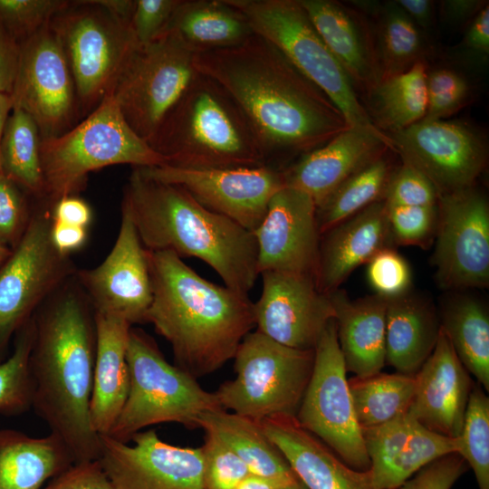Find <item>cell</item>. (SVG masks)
I'll return each instance as SVG.
<instances>
[{
  "label": "cell",
  "instance_id": "obj_15",
  "mask_svg": "<svg viewBox=\"0 0 489 489\" xmlns=\"http://www.w3.org/2000/svg\"><path fill=\"white\" fill-rule=\"evenodd\" d=\"M436 281L446 291L489 284V205L475 187L445 194L437 202Z\"/></svg>",
  "mask_w": 489,
  "mask_h": 489
},
{
  "label": "cell",
  "instance_id": "obj_51",
  "mask_svg": "<svg viewBox=\"0 0 489 489\" xmlns=\"http://www.w3.org/2000/svg\"><path fill=\"white\" fill-rule=\"evenodd\" d=\"M42 489H116L99 460L75 462Z\"/></svg>",
  "mask_w": 489,
  "mask_h": 489
},
{
  "label": "cell",
  "instance_id": "obj_50",
  "mask_svg": "<svg viewBox=\"0 0 489 489\" xmlns=\"http://www.w3.org/2000/svg\"><path fill=\"white\" fill-rule=\"evenodd\" d=\"M467 468L458 453L448 454L421 468L398 489H452Z\"/></svg>",
  "mask_w": 489,
  "mask_h": 489
},
{
  "label": "cell",
  "instance_id": "obj_11",
  "mask_svg": "<svg viewBox=\"0 0 489 489\" xmlns=\"http://www.w3.org/2000/svg\"><path fill=\"white\" fill-rule=\"evenodd\" d=\"M51 210L37 201L24 233L0 265V359L42 303L77 271L52 241Z\"/></svg>",
  "mask_w": 489,
  "mask_h": 489
},
{
  "label": "cell",
  "instance_id": "obj_61",
  "mask_svg": "<svg viewBox=\"0 0 489 489\" xmlns=\"http://www.w3.org/2000/svg\"><path fill=\"white\" fill-rule=\"evenodd\" d=\"M12 249L0 244V265L10 255Z\"/></svg>",
  "mask_w": 489,
  "mask_h": 489
},
{
  "label": "cell",
  "instance_id": "obj_35",
  "mask_svg": "<svg viewBox=\"0 0 489 489\" xmlns=\"http://www.w3.org/2000/svg\"><path fill=\"white\" fill-rule=\"evenodd\" d=\"M376 21L373 29L381 79L404 72L425 62L423 34L395 1H352ZM380 79V80H381Z\"/></svg>",
  "mask_w": 489,
  "mask_h": 489
},
{
  "label": "cell",
  "instance_id": "obj_29",
  "mask_svg": "<svg viewBox=\"0 0 489 489\" xmlns=\"http://www.w3.org/2000/svg\"><path fill=\"white\" fill-rule=\"evenodd\" d=\"M96 355L90 401V421L99 436L108 435L126 402L129 375L127 349L131 325L95 313Z\"/></svg>",
  "mask_w": 489,
  "mask_h": 489
},
{
  "label": "cell",
  "instance_id": "obj_8",
  "mask_svg": "<svg viewBox=\"0 0 489 489\" xmlns=\"http://www.w3.org/2000/svg\"><path fill=\"white\" fill-rule=\"evenodd\" d=\"M234 360L235 378L215 391L222 409L258 423L296 417L312 377L314 350L287 347L256 330L243 339Z\"/></svg>",
  "mask_w": 489,
  "mask_h": 489
},
{
  "label": "cell",
  "instance_id": "obj_42",
  "mask_svg": "<svg viewBox=\"0 0 489 489\" xmlns=\"http://www.w3.org/2000/svg\"><path fill=\"white\" fill-rule=\"evenodd\" d=\"M68 0H0V24L23 43L63 9Z\"/></svg>",
  "mask_w": 489,
  "mask_h": 489
},
{
  "label": "cell",
  "instance_id": "obj_37",
  "mask_svg": "<svg viewBox=\"0 0 489 489\" xmlns=\"http://www.w3.org/2000/svg\"><path fill=\"white\" fill-rule=\"evenodd\" d=\"M41 143L34 120L24 110L13 108L0 143L1 168L36 201H43L44 191Z\"/></svg>",
  "mask_w": 489,
  "mask_h": 489
},
{
  "label": "cell",
  "instance_id": "obj_16",
  "mask_svg": "<svg viewBox=\"0 0 489 489\" xmlns=\"http://www.w3.org/2000/svg\"><path fill=\"white\" fill-rule=\"evenodd\" d=\"M388 136L402 161L424 174L439 197L475 187L487 164L484 139L461 121L423 119Z\"/></svg>",
  "mask_w": 489,
  "mask_h": 489
},
{
  "label": "cell",
  "instance_id": "obj_41",
  "mask_svg": "<svg viewBox=\"0 0 489 489\" xmlns=\"http://www.w3.org/2000/svg\"><path fill=\"white\" fill-rule=\"evenodd\" d=\"M458 454L475 474L478 489H489V398L475 383L469 396Z\"/></svg>",
  "mask_w": 489,
  "mask_h": 489
},
{
  "label": "cell",
  "instance_id": "obj_59",
  "mask_svg": "<svg viewBox=\"0 0 489 489\" xmlns=\"http://www.w3.org/2000/svg\"><path fill=\"white\" fill-rule=\"evenodd\" d=\"M117 19L130 24L136 0H95Z\"/></svg>",
  "mask_w": 489,
  "mask_h": 489
},
{
  "label": "cell",
  "instance_id": "obj_58",
  "mask_svg": "<svg viewBox=\"0 0 489 489\" xmlns=\"http://www.w3.org/2000/svg\"><path fill=\"white\" fill-rule=\"evenodd\" d=\"M297 480L298 477L295 475L270 477L249 474L235 489H281Z\"/></svg>",
  "mask_w": 489,
  "mask_h": 489
},
{
  "label": "cell",
  "instance_id": "obj_18",
  "mask_svg": "<svg viewBox=\"0 0 489 489\" xmlns=\"http://www.w3.org/2000/svg\"><path fill=\"white\" fill-rule=\"evenodd\" d=\"M74 277L97 314L147 322L152 302L148 254L128 210L121 206L116 241L104 260L91 269H77Z\"/></svg>",
  "mask_w": 489,
  "mask_h": 489
},
{
  "label": "cell",
  "instance_id": "obj_62",
  "mask_svg": "<svg viewBox=\"0 0 489 489\" xmlns=\"http://www.w3.org/2000/svg\"><path fill=\"white\" fill-rule=\"evenodd\" d=\"M281 489H307L306 486L298 479L296 482L286 485Z\"/></svg>",
  "mask_w": 489,
  "mask_h": 489
},
{
  "label": "cell",
  "instance_id": "obj_38",
  "mask_svg": "<svg viewBox=\"0 0 489 489\" xmlns=\"http://www.w3.org/2000/svg\"><path fill=\"white\" fill-rule=\"evenodd\" d=\"M353 408L362 428L407 414L416 389L415 375L378 373L348 379Z\"/></svg>",
  "mask_w": 489,
  "mask_h": 489
},
{
  "label": "cell",
  "instance_id": "obj_9",
  "mask_svg": "<svg viewBox=\"0 0 489 489\" xmlns=\"http://www.w3.org/2000/svg\"><path fill=\"white\" fill-rule=\"evenodd\" d=\"M227 2L245 16L254 34L274 45L329 97L343 114L348 126L381 131L371 120L350 77L318 34L300 0Z\"/></svg>",
  "mask_w": 489,
  "mask_h": 489
},
{
  "label": "cell",
  "instance_id": "obj_19",
  "mask_svg": "<svg viewBox=\"0 0 489 489\" xmlns=\"http://www.w3.org/2000/svg\"><path fill=\"white\" fill-rule=\"evenodd\" d=\"M130 441L100 436L98 460L116 489H204L201 446L168 444L155 429L140 431Z\"/></svg>",
  "mask_w": 489,
  "mask_h": 489
},
{
  "label": "cell",
  "instance_id": "obj_36",
  "mask_svg": "<svg viewBox=\"0 0 489 489\" xmlns=\"http://www.w3.org/2000/svg\"><path fill=\"white\" fill-rule=\"evenodd\" d=\"M427 73L425 62H419L404 72L381 79L366 91L365 109L379 129L398 131L425 118Z\"/></svg>",
  "mask_w": 489,
  "mask_h": 489
},
{
  "label": "cell",
  "instance_id": "obj_10",
  "mask_svg": "<svg viewBox=\"0 0 489 489\" xmlns=\"http://www.w3.org/2000/svg\"><path fill=\"white\" fill-rule=\"evenodd\" d=\"M49 25L64 52L84 118L112 92L139 43L130 24L111 15L95 0L70 1Z\"/></svg>",
  "mask_w": 489,
  "mask_h": 489
},
{
  "label": "cell",
  "instance_id": "obj_23",
  "mask_svg": "<svg viewBox=\"0 0 489 489\" xmlns=\"http://www.w3.org/2000/svg\"><path fill=\"white\" fill-rule=\"evenodd\" d=\"M361 430L377 489H398L421 468L457 453L460 446L458 437L435 433L408 413Z\"/></svg>",
  "mask_w": 489,
  "mask_h": 489
},
{
  "label": "cell",
  "instance_id": "obj_52",
  "mask_svg": "<svg viewBox=\"0 0 489 489\" xmlns=\"http://www.w3.org/2000/svg\"><path fill=\"white\" fill-rule=\"evenodd\" d=\"M460 53L476 64H484L489 56V5L484 6L468 24L458 46Z\"/></svg>",
  "mask_w": 489,
  "mask_h": 489
},
{
  "label": "cell",
  "instance_id": "obj_34",
  "mask_svg": "<svg viewBox=\"0 0 489 489\" xmlns=\"http://www.w3.org/2000/svg\"><path fill=\"white\" fill-rule=\"evenodd\" d=\"M197 427L225 443L246 465L251 474L270 477L295 475L258 422L234 412L216 409L201 414Z\"/></svg>",
  "mask_w": 489,
  "mask_h": 489
},
{
  "label": "cell",
  "instance_id": "obj_22",
  "mask_svg": "<svg viewBox=\"0 0 489 489\" xmlns=\"http://www.w3.org/2000/svg\"><path fill=\"white\" fill-rule=\"evenodd\" d=\"M388 149L394 151L387 133L348 126L321 147L282 168L284 186L305 192L317 207L346 179L383 157Z\"/></svg>",
  "mask_w": 489,
  "mask_h": 489
},
{
  "label": "cell",
  "instance_id": "obj_31",
  "mask_svg": "<svg viewBox=\"0 0 489 489\" xmlns=\"http://www.w3.org/2000/svg\"><path fill=\"white\" fill-rule=\"evenodd\" d=\"M73 463L72 452L53 433L32 436L0 428V489H42Z\"/></svg>",
  "mask_w": 489,
  "mask_h": 489
},
{
  "label": "cell",
  "instance_id": "obj_13",
  "mask_svg": "<svg viewBox=\"0 0 489 489\" xmlns=\"http://www.w3.org/2000/svg\"><path fill=\"white\" fill-rule=\"evenodd\" d=\"M295 418L346 465L360 471L369 469L334 318L328 322L314 349L312 377Z\"/></svg>",
  "mask_w": 489,
  "mask_h": 489
},
{
  "label": "cell",
  "instance_id": "obj_44",
  "mask_svg": "<svg viewBox=\"0 0 489 489\" xmlns=\"http://www.w3.org/2000/svg\"><path fill=\"white\" fill-rule=\"evenodd\" d=\"M201 449L204 489H235L251 474L234 451L209 433H206Z\"/></svg>",
  "mask_w": 489,
  "mask_h": 489
},
{
  "label": "cell",
  "instance_id": "obj_39",
  "mask_svg": "<svg viewBox=\"0 0 489 489\" xmlns=\"http://www.w3.org/2000/svg\"><path fill=\"white\" fill-rule=\"evenodd\" d=\"M391 172L390 166L383 156L346 179L316 207L321 235L369 205L383 199Z\"/></svg>",
  "mask_w": 489,
  "mask_h": 489
},
{
  "label": "cell",
  "instance_id": "obj_60",
  "mask_svg": "<svg viewBox=\"0 0 489 489\" xmlns=\"http://www.w3.org/2000/svg\"><path fill=\"white\" fill-rule=\"evenodd\" d=\"M14 108V101L10 94L0 93V143L6 120ZM2 171L0 164V172Z\"/></svg>",
  "mask_w": 489,
  "mask_h": 489
},
{
  "label": "cell",
  "instance_id": "obj_54",
  "mask_svg": "<svg viewBox=\"0 0 489 489\" xmlns=\"http://www.w3.org/2000/svg\"><path fill=\"white\" fill-rule=\"evenodd\" d=\"M52 220L62 224L88 228L92 220L90 205L77 195L66 196L52 206Z\"/></svg>",
  "mask_w": 489,
  "mask_h": 489
},
{
  "label": "cell",
  "instance_id": "obj_24",
  "mask_svg": "<svg viewBox=\"0 0 489 489\" xmlns=\"http://www.w3.org/2000/svg\"><path fill=\"white\" fill-rule=\"evenodd\" d=\"M415 377L408 414L435 433L458 437L475 383L442 329L434 350Z\"/></svg>",
  "mask_w": 489,
  "mask_h": 489
},
{
  "label": "cell",
  "instance_id": "obj_32",
  "mask_svg": "<svg viewBox=\"0 0 489 489\" xmlns=\"http://www.w3.org/2000/svg\"><path fill=\"white\" fill-rule=\"evenodd\" d=\"M166 32L194 54L240 44L254 34L245 16L227 0H180Z\"/></svg>",
  "mask_w": 489,
  "mask_h": 489
},
{
  "label": "cell",
  "instance_id": "obj_21",
  "mask_svg": "<svg viewBox=\"0 0 489 489\" xmlns=\"http://www.w3.org/2000/svg\"><path fill=\"white\" fill-rule=\"evenodd\" d=\"M257 246V271L314 277L321 233L316 204L305 192L284 187L270 199L264 217L253 232Z\"/></svg>",
  "mask_w": 489,
  "mask_h": 489
},
{
  "label": "cell",
  "instance_id": "obj_46",
  "mask_svg": "<svg viewBox=\"0 0 489 489\" xmlns=\"http://www.w3.org/2000/svg\"><path fill=\"white\" fill-rule=\"evenodd\" d=\"M367 264L368 280L377 294L391 299L409 292L410 267L393 247L381 250Z\"/></svg>",
  "mask_w": 489,
  "mask_h": 489
},
{
  "label": "cell",
  "instance_id": "obj_56",
  "mask_svg": "<svg viewBox=\"0 0 489 489\" xmlns=\"http://www.w3.org/2000/svg\"><path fill=\"white\" fill-rule=\"evenodd\" d=\"M488 4L484 0H446L440 4L442 18L449 25H465Z\"/></svg>",
  "mask_w": 489,
  "mask_h": 489
},
{
  "label": "cell",
  "instance_id": "obj_43",
  "mask_svg": "<svg viewBox=\"0 0 489 489\" xmlns=\"http://www.w3.org/2000/svg\"><path fill=\"white\" fill-rule=\"evenodd\" d=\"M427 107L424 119L445 120L462 109L471 94L467 80L450 68H437L427 73Z\"/></svg>",
  "mask_w": 489,
  "mask_h": 489
},
{
  "label": "cell",
  "instance_id": "obj_6",
  "mask_svg": "<svg viewBox=\"0 0 489 489\" xmlns=\"http://www.w3.org/2000/svg\"><path fill=\"white\" fill-rule=\"evenodd\" d=\"M43 199L51 207L77 195L91 172L113 165L133 168L166 165L163 157L125 120L112 93L62 135L41 143Z\"/></svg>",
  "mask_w": 489,
  "mask_h": 489
},
{
  "label": "cell",
  "instance_id": "obj_4",
  "mask_svg": "<svg viewBox=\"0 0 489 489\" xmlns=\"http://www.w3.org/2000/svg\"><path fill=\"white\" fill-rule=\"evenodd\" d=\"M121 206L148 251H170L209 265L225 285L248 295L259 275L254 235L198 203L183 187L153 179L138 168L125 186Z\"/></svg>",
  "mask_w": 489,
  "mask_h": 489
},
{
  "label": "cell",
  "instance_id": "obj_27",
  "mask_svg": "<svg viewBox=\"0 0 489 489\" xmlns=\"http://www.w3.org/2000/svg\"><path fill=\"white\" fill-rule=\"evenodd\" d=\"M318 34L365 92L381 79L373 29L366 16L334 0H300Z\"/></svg>",
  "mask_w": 489,
  "mask_h": 489
},
{
  "label": "cell",
  "instance_id": "obj_17",
  "mask_svg": "<svg viewBox=\"0 0 489 489\" xmlns=\"http://www.w3.org/2000/svg\"><path fill=\"white\" fill-rule=\"evenodd\" d=\"M153 179L177 185L207 209L254 232L272 197L284 187L281 168L259 166L185 168L171 165L138 168Z\"/></svg>",
  "mask_w": 489,
  "mask_h": 489
},
{
  "label": "cell",
  "instance_id": "obj_53",
  "mask_svg": "<svg viewBox=\"0 0 489 489\" xmlns=\"http://www.w3.org/2000/svg\"><path fill=\"white\" fill-rule=\"evenodd\" d=\"M21 45L0 24V93L10 94L16 78Z\"/></svg>",
  "mask_w": 489,
  "mask_h": 489
},
{
  "label": "cell",
  "instance_id": "obj_14",
  "mask_svg": "<svg viewBox=\"0 0 489 489\" xmlns=\"http://www.w3.org/2000/svg\"><path fill=\"white\" fill-rule=\"evenodd\" d=\"M14 108L38 126L42 140L63 134L81 117L76 89L62 45L49 24L20 43Z\"/></svg>",
  "mask_w": 489,
  "mask_h": 489
},
{
  "label": "cell",
  "instance_id": "obj_33",
  "mask_svg": "<svg viewBox=\"0 0 489 489\" xmlns=\"http://www.w3.org/2000/svg\"><path fill=\"white\" fill-rule=\"evenodd\" d=\"M441 302L440 326L458 359L489 390V314L477 298L454 292Z\"/></svg>",
  "mask_w": 489,
  "mask_h": 489
},
{
  "label": "cell",
  "instance_id": "obj_55",
  "mask_svg": "<svg viewBox=\"0 0 489 489\" xmlns=\"http://www.w3.org/2000/svg\"><path fill=\"white\" fill-rule=\"evenodd\" d=\"M88 228L54 222L52 220L51 238L56 249L70 255L86 243Z\"/></svg>",
  "mask_w": 489,
  "mask_h": 489
},
{
  "label": "cell",
  "instance_id": "obj_47",
  "mask_svg": "<svg viewBox=\"0 0 489 489\" xmlns=\"http://www.w3.org/2000/svg\"><path fill=\"white\" fill-rule=\"evenodd\" d=\"M438 198L439 194L433 183L404 162L391 172L383 195L388 206H435Z\"/></svg>",
  "mask_w": 489,
  "mask_h": 489
},
{
  "label": "cell",
  "instance_id": "obj_2",
  "mask_svg": "<svg viewBox=\"0 0 489 489\" xmlns=\"http://www.w3.org/2000/svg\"><path fill=\"white\" fill-rule=\"evenodd\" d=\"M32 319V408L50 432L63 440L75 462L98 460L100 436L90 421L95 312L74 275L42 303Z\"/></svg>",
  "mask_w": 489,
  "mask_h": 489
},
{
  "label": "cell",
  "instance_id": "obj_20",
  "mask_svg": "<svg viewBox=\"0 0 489 489\" xmlns=\"http://www.w3.org/2000/svg\"><path fill=\"white\" fill-rule=\"evenodd\" d=\"M260 275L262 293L254 303L257 331L287 347L313 350L334 318L329 295L311 275L274 271Z\"/></svg>",
  "mask_w": 489,
  "mask_h": 489
},
{
  "label": "cell",
  "instance_id": "obj_57",
  "mask_svg": "<svg viewBox=\"0 0 489 489\" xmlns=\"http://www.w3.org/2000/svg\"><path fill=\"white\" fill-rule=\"evenodd\" d=\"M398 5L408 15L421 32L433 26L434 3L429 0H397Z\"/></svg>",
  "mask_w": 489,
  "mask_h": 489
},
{
  "label": "cell",
  "instance_id": "obj_49",
  "mask_svg": "<svg viewBox=\"0 0 489 489\" xmlns=\"http://www.w3.org/2000/svg\"><path fill=\"white\" fill-rule=\"evenodd\" d=\"M180 0H136L131 30L139 44L162 35Z\"/></svg>",
  "mask_w": 489,
  "mask_h": 489
},
{
  "label": "cell",
  "instance_id": "obj_25",
  "mask_svg": "<svg viewBox=\"0 0 489 489\" xmlns=\"http://www.w3.org/2000/svg\"><path fill=\"white\" fill-rule=\"evenodd\" d=\"M393 245L388 205L380 199L321 235L318 290L329 295L340 289L353 270Z\"/></svg>",
  "mask_w": 489,
  "mask_h": 489
},
{
  "label": "cell",
  "instance_id": "obj_48",
  "mask_svg": "<svg viewBox=\"0 0 489 489\" xmlns=\"http://www.w3.org/2000/svg\"><path fill=\"white\" fill-rule=\"evenodd\" d=\"M28 194L16 183L0 172V244L13 248L29 223L33 208ZM29 196V195H28Z\"/></svg>",
  "mask_w": 489,
  "mask_h": 489
},
{
  "label": "cell",
  "instance_id": "obj_3",
  "mask_svg": "<svg viewBox=\"0 0 489 489\" xmlns=\"http://www.w3.org/2000/svg\"><path fill=\"white\" fill-rule=\"evenodd\" d=\"M152 302L147 322L170 345L175 365L195 379L234 359L255 327L248 295L207 281L170 251H148Z\"/></svg>",
  "mask_w": 489,
  "mask_h": 489
},
{
  "label": "cell",
  "instance_id": "obj_5",
  "mask_svg": "<svg viewBox=\"0 0 489 489\" xmlns=\"http://www.w3.org/2000/svg\"><path fill=\"white\" fill-rule=\"evenodd\" d=\"M149 146L185 168L259 167L265 159L242 110L214 81L197 73L162 120Z\"/></svg>",
  "mask_w": 489,
  "mask_h": 489
},
{
  "label": "cell",
  "instance_id": "obj_12",
  "mask_svg": "<svg viewBox=\"0 0 489 489\" xmlns=\"http://www.w3.org/2000/svg\"><path fill=\"white\" fill-rule=\"evenodd\" d=\"M197 73L194 53L166 32L138 44L111 93L127 123L149 143Z\"/></svg>",
  "mask_w": 489,
  "mask_h": 489
},
{
  "label": "cell",
  "instance_id": "obj_30",
  "mask_svg": "<svg viewBox=\"0 0 489 489\" xmlns=\"http://www.w3.org/2000/svg\"><path fill=\"white\" fill-rule=\"evenodd\" d=\"M440 329L439 315L427 299L410 292L388 299L386 363L415 375L434 350Z\"/></svg>",
  "mask_w": 489,
  "mask_h": 489
},
{
  "label": "cell",
  "instance_id": "obj_45",
  "mask_svg": "<svg viewBox=\"0 0 489 489\" xmlns=\"http://www.w3.org/2000/svg\"><path fill=\"white\" fill-rule=\"evenodd\" d=\"M388 216L394 244L425 246L436 235L437 205L388 206Z\"/></svg>",
  "mask_w": 489,
  "mask_h": 489
},
{
  "label": "cell",
  "instance_id": "obj_26",
  "mask_svg": "<svg viewBox=\"0 0 489 489\" xmlns=\"http://www.w3.org/2000/svg\"><path fill=\"white\" fill-rule=\"evenodd\" d=\"M260 425L307 489H377L370 469L346 465L294 417H269Z\"/></svg>",
  "mask_w": 489,
  "mask_h": 489
},
{
  "label": "cell",
  "instance_id": "obj_7",
  "mask_svg": "<svg viewBox=\"0 0 489 489\" xmlns=\"http://www.w3.org/2000/svg\"><path fill=\"white\" fill-rule=\"evenodd\" d=\"M127 362L128 397L106 436L129 442L143 428L161 423L197 428L201 414L222 409L215 392L206 391L197 379L170 364L154 339L133 326L129 331Z\"/></svg>",
  "mask_w": 489,
  "mask_h": 489
},
{
  "label": "cell",
  "instance_id": "obj_1",
  "mask_svg": "<svg viewBox=\"0 0 489 489\" xmlns=\"http://www.w3.org/2000/svg\"><path fill=\"white\" fill-rule=\"evenodd\" d=\"M194 66L242 110L267 166L282 169L283 163L321 147L348 128L329 97L259 35L194 54Z\"/></svg>",
  "mask_w": 489,
  "mask_h": 489
},
{
  "label": "cell",
  "instance_id": "obj_40",
  "mask_svg": "<svg viewBox=\"0 0 489 489\" xmlns=\"http://www.w3.org/2000/svg\"><path fill=\"white\" fill-rule=\"evenodd\" d=\"M34 340L31 318L15 334L11 355L0 362V414L17 416L32 408L29 357Z\"/></svg>",
  "mask_w": 489,
  "mask_h": 489
},
{
  "label": "cell",
  "instance_id": "obj_28",
  "mask_svg": "<svg viewBox=\"0 0 489 489\" xmlns=\"http://www.w3.org/2000/svg\"><path fill=\"white\" fill-rule=\"evenodd\" d=\"M329 297L347 372L356 377L379 373L386 364L388 298L375 293L351 300L340 289Z\"/></svg>",
  "mask_w": 489,
  "mask_h": 489
}]
</instances>
